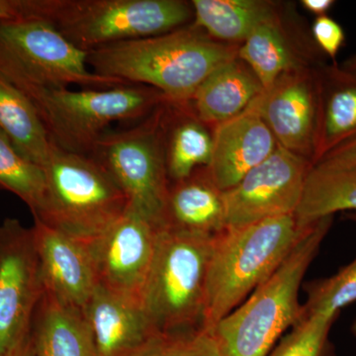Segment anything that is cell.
Here are the masks:
<instances>
[{"mask_svg": "<svg viewBox=\"0 0 356 356\" xmlns=\"http://www.w3.org/2000/svg\"><path fill=\"white\" fill-rule=\"evenodd\" d=\"M238 48L210 38L191 24L89 51L88 65L99 76L149 86L168 102L188 104L213 70L236 57Z\"/></svg>", "mask_w": 356, "mask_h": 356, "instance_id": "cell-1", "label": "cell"}, {"mask_svg": "<svg viewBox=\"0 0 356 356\" xmlns=\"http://www.w3.org/2000/svg\"><path fill=\"white\" fill-rule=\"evenodd\" d=\"M332 221L334 216L312 222L277 270L205 332L218 356H268L285 331L299 322L300 287Z\"/></svg>", "mask_w": 356, "mask_h": 356, "instance_id": "cell-2", "label": "cell"}, {"mask_svg": "<svg viewBox=\"0 0 356 356\" xmlns=\"http://www.w3.org/2000/svg\"><path fill=\"white\" fill-rule=\"evenodd\" d=\"M310 224H302L293 213L245 226L227 227L215 236L202 332L209 331L264 284Z\"/></svg>", "mask_w": 356, "mask_h": 356, "instance_id": "cell-3", "label": "cell"}, {"mask_svg": "<svg viewBox=\"0 0 356 356\" xmlns=\"http://www.w3.org/2000/svg\"><path fill=\"white\" fill-rule=\"evenodd\" d=\"M46 191L34 220L88 243L128 209L120 187L97 161L54 145L43 168Z\"/></svg>", "mask_w": 356, "mask_h": 356, "instance_id": "cell-4", "label": "cell"}, {"mask_svg": "<svg viewBox=\"0 0 356 356\" xmlns=\"http://www.w3.org/2000/svg\"><path fill=\"white\" fill-rule=\"evenodd\" d=\"M213 240L161 229L142 297L159 334L202 332Z\"/></svg>", "mask_w": 356, "mask_h": 356, "instance_id": "cell-5", "label": "cell"}, {"mask_svg": "<svg viewBox=\"0 0 356 356\" xmlns=\"http://www.w3.org/2000/svg\"><path fill=\"white\" fill-rule=\"evenodd\" d=\"M55 146L89 156L115 122L143 120L168 102L156 89L122 84L104 89H43L26 95Z\"/></svg>", "mask_w": 356, "mask_h": 356, "instance_id": "cell-6", "label": "cell"}, {"mask_svg": "<svg viewBox=\"0 0 356 356\" xmlns=\"http://www.w3.org/2000/svg\"><path fill=\"white\" fill-rule=\"evenodd\" d=\"M0 76L25 95L43 89H104L125 83L95 74L88 51L44 18L0 22Z\"/></svg>", "mask_w": 356, "mask_h": 356, "instance_id": "cell-7", "label": "cell"}, {"mask_svg": "<svg viewBox=\"0 0 356 356\" xmlns=\"http://www.w3.org/2000/svg\"><path fill=\"white\" fill-rule=\"evenodd\" d=\"M193 18L182 0H46L44 15L86 51L175 31Z\"/></svg>", "mask_w": 356, "mask_h": 356, "instance_id": "cell-8", "label": "cell"}, {"mask_svg": "<svg viewBox=\"0 0 356 356\" xmlns=\"http://www.w3.org/2000/svg\"><path fill=\"white\" fill-rule=\"evenodd\" d=\"M168 107L170 102L163 103L139 124L105 133L88 156L120 187L128 210L161 228L170 186L165 161Z\"/></svg>", "mask_w": 356, "mask_h": 356, "instance_id": "cell-9", "label": "cell"}, {"mask_svg": "<svg viewBox=\"0 0 356 356\" xmlns=\"http://www.w3.org/2000/svg\"><path fill=\"white\" fill-rule=\"evenodd\" d=\"M44 295L34 233L19 220L0 222V356L24 343Z\"/></svg>", "mask_w": 356, "mask_h": 356, "instance_id": "cell-10", "label": "cell"}, {"mask_svg": "<svg viewBox=\"0 0 356 356\" xmlns=\"http://www.w3.org/2000/svg\"><path fill=\"white\" fill-rule=\"evenodd\" d=\"M161 229L127 209L102 236L88 243L98 286L142 306Z\"/></svg>", "mask_w": 356, "mask_h": 356, "instance_id": "cell-11", "label": "cell"}, {"mask_svg": "<svg viewBox=\"0 0 356 356\" xmlns=\"http://www.w3.org/2000/svg\"><path fill=\"white\" fill-rule=\"evenodd\" d=\"M312 166L309 159L276 147L261 165L224 191L227 226L296 213Z\"/></svg>", "mask_w": 356, "mask_h": 356, "instance_id": "cell-12", "label": "cell"}, {"mask_svg": "<svg viewBox=\"0 0 356 356\" xmlns=\"http://www.w3.org/2000/svg\"><path fill=\"white\" fill-rule=\"evenodd\" d=\"M278 146L313 163L320 113V79L306 67L290 70L255 98Z\"/></svg>", "mask_w": 356, "mask_h": 356, "instance_id": "cell-13", "label": "cell"}, {"mask_svg": "<svg viewBox=\"0 0 356 356\" xmlns=\"http://www.w3.org/2000/svg\"><path fill=\"white\" fill-rule=\"evenodd\" d=\"M44 294L83 312L97 287L88 243L35 220L32 227Z\"/></svg>", "mask_w": 356, "mask_h": 356, "instance_id": "cell-14", "label": "cell"}, {"mask_svg": "<svg viewBox=\"0 0 356 356\" xmlns=\"http://www.w3.org/2000/svg\"><path fill=\"white\" fill-rule=\"evenodd\" d=\"M212 138V158L207 170L222 191L235 186L278 147L255 99L243 113L215 126Z\"/></svg>", "mask_w": 356, "mask_h": 356, "instance_id": "cell-15", "label": "cell"}, {"mask_svg": "<svg viewBox=\"0 0 356 356\" xmlns=\"http://www.w3.org/2000/svg\"><path fill=\"white\" fill-rule=\"evenodd\" d=\"M83 314L98 356H136L163 334L140 304L98 285Z\"/></svg>", "mask_w": 356, "mask_h": 356, "instance_id": "cell-16", "label": "cell"}, {"mask_svg": "<svg viewBox=\"0 0 356 356\" xmlns=\"http://www.w3.org/2000/svg\"><path fill=\"white\" fill-rule=\"evenodd\" d=\"M227 227L224 191L213 181L207 168L170 184L163 229L215 238Z\"/></svg>", "mask_w": 356, "mask_h": 356, "instance_id": "cell-17", "label": "cell"}, {"mask_svg": "<svg viewBox=\"0 0 356 356\" xmlns=\"http://www.w3.org/2000/svg\"><path fill=\"white\" fill-rule=\"evenodd\" d=\"M264 90L254 72L236 57L206 77L189 105L199 120L214 128L243 113Z\"/></svg>", "mask_w": 356, "mask_h": 356, "instance_id": "cell-18", "label": "cell"}, {"mask_svg": "<svg viewBox=\"0 0 356 356\" xmlns=\"http://www.w3.org/2000/svg\"><path fill=\"white\" fill-rule=\"evenodd\" d=\"M320 79V113L313 165L325 154L356 138V81L339 65L325 67Z\"/></svg>", "mask_w": 356, "mask_h": 356, "instance_id": "cell-19", "label": "cell"}, {"mask_svg": "<svg viewBox=\"0 0 356 356\" xmlns=\"http://www.w3.org/2000/svg\"><path fill=\"white\" fill-rule=\"evenodd\" d=\"M30 339L39 356H98L83 312L46 294L35 312Z\"/></svg>", "mask_w": 356, "mask_h": 356, "instance_id": "cell-20", "label": "cell"}, {"mask_svg": "<svg viewBox=\"0 0 356 356\" xmlns=\"http://www.w3.org/2000/svg\"><path fill=\"white\" fill-rule=\"evenodd\" d=\"M212 134L191 105L170 102L165 127V161L170 184L207 168L212 158Z\"/></svg>", "mask_w": 356, "mask_h": 356, "instance_id": "cell-21", "label": "cell"}, {"mask_svg": "<svg viewBox=\"0 0 356 356\" xmlns=\"http://www.w3.org/2000/svg\"><path fill=\"white\" fill-rule=\"evenodd\" d=\"M0 131L35 165L44 168L50 159L48 131L31 100L0 76Z\"/></svg>", "mask_w": 356, "mask_h": 356, "instance_id": "cell-22", "label": "cell"}, {"mask_svg": "<svg viewBox=\"0 0 356 356\" xmlns=\"http://www.w3.org/2000/svg\"><path fill=\"white\" fill-rule=\"evenodd\" d=\"M193 24L210 38L227 43L245 41L257 26L278 16L264 0H193Z\"/></svg>", "mask_w": 356, "mask_h": 356, "instance_id": "cell-23", "label": "cell"}, {"mask_svg": "<svg viewBox=\"0 0 356 356\" xmlns=\"http://www.w3.org/2000/svg\"><path fill=\"white\" fill-rule=\"evenodd\" d=\"M356 213V165L325 168L312 166L296 216L310 224L334 213Z\"/></svg>", "mask_w": 356, "mask_h": 356, "instance_id": "cell-24", "label": "cell"}, {"mask_svg": "<svg viewBox=\"0 0 356 356\" xmlns=\"http://www.w3.org/2000/svg\"><path fill=\"white\" fill-rule=\"evenodd\" d=\"M236 57L254 72L264 90L270 88L283 74L301 67L278 16L257 26L238 46Z\"/></svg>", "mask_w": 356, "mask_h": 356, "instance_id": "cell-25", "label": "cell"}, {"mask_svg": "<svg viewBox=\"0 0 356 356\" xmlns=\"http://www.w3.org/2000/svg\"><path fill=\"white\" fill-rule=\"evenodd\" d=\"M0 189L18 196L36 216L43 206L46 178L43 168L25 158L0 131Z\"/></svg>", "mask_w": 356, "mask_h": 356, "instance_id": "cell-26", "label": "cell"}, {"mask_svg": "<svg viewBox=\"0 0 356 356\" xmlns=\"http://www.w3.org/2000/svg\"><path fill=\"white\" fill-rule=\"evenodd\" d=\"M305 291L301 318L339 317L341 309L356 301V257L334 275L308 283Z\"/></svg>", "mask_w": 356, "mask_h": 356, "instance_id": "cell-27", "label": "cell"}, {"mask_svg": "<svg viewBox=\"0 0 356 356\" xmlns=\"http://www.w3.org/2000/svg\"><path fill=\"white\" fill-rule=\"evenodd\" d=\"M336 317L301 318L268 356H329V334Z\"/></svg>", "mask_w": 356, "mask_h": 356, "instance_id": "cell-28", "label": "cell"}, {"mask_svg": "<svg viewBox=\"0 0 356 356\" xmlns=\"http://www.w3.org/2000/svg\"><path fill=\"white\" fill-rule=\"evenodd\" d=\"M136 356H218L209 337L203 332L161 334Z\"/></svg>", "mask_w": 356, "mask_h": 356, "instance_id": "cell-29", "label": "cell"}, {"mask_svg": "<svg viewBox=\"0 0 356 356\" xmlns=\"http://www.w3.org/2000/svg\"><path fill=\"white\" fill-rule=\"evenodd\" d=\"M312 35L320 50L334 62L346 41L343 27L329 15L320 16L314 21Z\"/></svg>", "mask_w": 356, "mask_h": 356, "instance_id": "cell-30", "label": "cell"}, {"mask_svg": "<svg viewBox=\"0 0 356 356\" xmlns=\"http://www.w3.org/2000/svg\"><path fill=\"white\" fill-rule=\"evenodd\" d=\"M46 0H0V22L44 18Z\"/></svg>", "mask_w": 356, "mask_h": 356, "instance_id": "cell-31", "label": "cell"}, {"mask_svg": "<svg viewBox=\"0 0 356 356\" xmlns=\"http://www.w3.org/2000/svg\"><path fill=\"white\" fill-rule=\"evenodd\" d=\"M355 165H356V138L325 154L313 166L337 168Z\"/></svg>", "mask_w": 356, "mask_h": 356, "instance_id": "cell-32", "label": "cell"}, {"mask_svg": "<svg viewBox=\"0 0 356 356\" xmlns=\"http://www.w3.org/2000/svg\"><path fill=\"white\" fill-rule=\"evenodd\" d=\"M301 3L308 13L320 17L327 15L336 2L334 0H302Z\"/></svg>", "mask_w": 356, "mask_h": 356, "instance_id": "cell-33", "label": "cell"}, {"mask_svg": "<svg viewBox=\"0 0 356 356\" xmlns=\"http://www.w3.org/2000/svg\"><path fill=\"white\" fill-rule=\"evenodd\" d=\"M339 67L344 74L356 81V54L339 65Z\"/></svg>", "mask_w": 356, "mask_h": 356, "instance_id": "cell-34", "label": "cell"}, {"mask_svg": "<svg viewBox=\"0 0 356 356\" xmlns=\"http://www.w3.org/2000/svg\"><path fill=\"white\" fill-rule=\"evenodd\" d=\"M18 356H39L35 350L34 346H33L31 339L29 337L26 339L25 343H23L22 348H21L19 355Z\"/></svg>", "mask_w": 356, "mask_h": 356, "instance_id": "cell-35", "label": "cell"}, {"mask_svg": "<svg viewBox=\"0 0 356 356\" xmlns=\"http://www.w3.org/2000/svg\"><path fill=\"white\" fill-rule=\"evenodd\" d=\"M24 343H25V341H24ZM23 343L21 344L20 346H18V348H16V350L11 351L10 353H8V355H7L6 356H18V355H19L20 350H21V348H22Z\"/></svg>", "mask_w": 356, "mask_h": 356, "instance_id": "cell-36", "label": "cell"}, {"mask_svg": "<svg viewBox=\"0 0 356 356\" xmlns=\"http://www.w3.org/2000/svg\"><path fill=\"white\" fill-rule=\"evenodd\" d=\"M346 218L356 222V213H348V214H346Z\"/></svg>", "mask_w": 356, "mask_h": 356, "instance_id": "cell-37", "label": "cell"}, {"mask_svg": "<svg viewBox=\"0 0 356 356\" xmlns=\"http://www.w3.org/2000/svg\"><path fill=\"white\" fill-rule=\"evenodd\" d=\"M351 331H353V334L356 337V320L353 323V327H351Z\"/></svg>", "mask_w": 356, "mask_h": 356, "instance_id": "cell-38", "label": "cell"}]
</instances>
